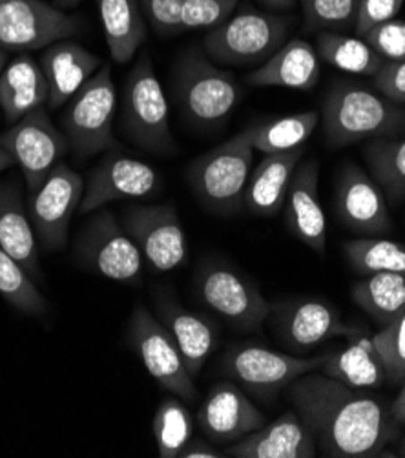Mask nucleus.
<instances>
[{
	"instance_id": "9d476101",
	"label": "nucleus",
	"mask_w": 405,
	"mask_h": 458,
	"mask_svg": "<svg viewBox=\"0 0 405 458\" xmlns=\"http://www.w3.org/2000/svg\"><path fill=\"white\" fill-rule=\"evenodd\" d=\"M80 265L122 285H138L143 276V254L110 210H97L75 243Z\"/></svg>"
},
{
	"instance_id": "20e7f679",
	"label": "nucleus",
	"mask_w": 405,
	"mask_h": 458,
	"mask_svg": "<svg viewBox=\"0 0 405 458\" xmlns=\"http://www.w3.org/2000/svg\"><path fill=\"white\" fill-rule=\"evenodd\" d=\"M287 33L283 19L243 8L205 35L203 50L217 64H263L285 44Z\"/></svg>"
},
{
	"instance_id": "ddd939ff",
	"label": "nucleus",
	"mask_w": 405,
	"mask_h": 458,
	"mask_svg": "<svg viewBox=\"0 0 405 458\" xmlns=\"http://www.w3.org/2000/svg\"><path fill=\"white\" fill-rule=\"evenodd\" d=\"M0 145L13 163L21 166L28 192L42 185L70 148L66 135L57 130L44 106L13 123L10 130L0 135Z\"/></svg>"
},
{
	"instance_id": "b1692460",
	"label": "nucleus",
	"mask_w": 405,
	"mask_h": 458,
	"mask_svg": "<svg viewBox=\"0 0 405 458\" xmlns=\"http://www.w3.org/2000/svg\"><path fill=\"white\" fill-rule=\"evenodd\" d=\"M320 57L314 46L303 38H292L254 70L247 82L261 88H291L312 89L320 81Z\"/></svg>"
},
{
	"instance_id": "dca6fc26",
	"label": "nucleus",
	"mask_w": 405,
	"mask_h": 458,
	"mask_svg": "<svg viewBox=\"0 0 405 458\" xmlns=\"http://www.w3.org/2000/svg\"><path fill=\"white\" fill-rule=\"evenodd\" d=\"M157 185L159 174L148 163L110 152L89 174L79 212L89 214L114 201L152 196Z\"/></svg>"
},
{
	"instance_id": "f3484780",
	"label": "nucleus",
	"mask_w": 405,
	"mask_h": 458,
	"mask_svg": "<svg viewBox=\"0 0 405 458\" xmlns=\"http://www.w3.org/2000/svg\"><path fill=\"white\" fill-rule=\"evenodd\" d=\"M274 329L280 340L296 352H307L331 338L366 335V329L345 324L334 305L305 298L276 307Z\"/></svg>"
},
{
	"instance_id": "f704fd0d",
	"label": "nucleus",
	"mask_w": 405,
	"mask_h": 458,
	"mask_svg": "<svg viewBox=\"0 0 405 458\" xmlns=\"http://www.w3.org/2000/svg\"><path fill=\"white\" fill-rule=\"evenodd\" d=\"M343 252L352 268L362 274H405V245L385 238H358L343 243Z\"/></svg>"
},
{
	"instance_id": "c85d7f7f",
	"label": "nucleus",
	"mask_w": 405,
	"mask_h": 458,
	"mask_svg": "<svg viewBox=\"0 0 405 458\" xmlns=\"http://www.w3.org/2000/svg\"><path fill=\"white\" fill-rule=\"evenodd\" d=\"M97 10L112 59L130 63L148 37L139 0H97Z\"/></svg>"
},
{
	"instance_id": "f03ea898",
	"label": "nucleus",
	"mask_w": 405,
	"mask_h": 458,
	"mask_svg": "<svg viewBox=\"0 0 405 458\" xmlns=\"http://www.w3.org/2000/svg\"><path fill=\"white\" fill-rule=\"evenodd\" d=\"M320 121L327 145L343 148L398 133L405 128V110L380 91L343 81L331 86Z\"/></svg>"
},
{
	"instance_id": "58836bf2",
	"label": "nucleus",
	"mask_w": 405,
	"mask_h": 458,
	"mask_svg": "<svg viewBox=\"0 0 405 458\" xmlns=\"http://www.w3.org/2000/svg\"><path fill=\"white\" fill-rule=\"evenodd\" d=\"M240 0H183L181 30L215 28L227 21L238 8Z\"/></svg>"
},
{
	"instance_id": "f8f14e48",
	"label": "nucleus",
	"mask_w": 405,
	"mask_h": 458,
	"mask_svg": "<svg viewBox=\"0 0 405 458\" xmlns=\"http://www.w3.org/2000/svg\"><path fill=\"white\" fill-rule=\"evenodd\" d=\"M80 28L77 17L44 0H0V48L6 52L48 48Z\"/></svg>"
},
{
	"instance_id": "8fccbe9b",
	"label": "nucleus",
	"mask_w": 405,
	"mask_h": 458,
	"mask_svg": "<svg viewBox=\"0 0 405 458\" xmlns=\"http://www.w3.org/2000/svg\"><path fill=\"white\" fill-rule=\"evenodd\" d=\"M6 64H8V54H6V50L0 48V75H3V70Z\"/></svg>"
},
{
	"instance_id": "cd10ccee",
	"label": "nucleus",
	"mask_w": 405,
	"mask_h": 458,
	"mask_svg": "<svg viewBox=\"0 0 405 458\" xmlns=\"http://www.w3.org/2000/svg\"><path fill=\"white\" fill-rule=\"evenodd\" d=\"M322 373L359 391L380 389L387 382L385 365L369 336L356 338L352 344L325 354Z\"/></svg>"
},
{
	"instance_id": "c03bdc74",
	"label": "nucleus",
	"mask_w": 405,
	"mask_h": 458,
	"mask_svg": "<svg viewBox=\"0 0 405 458\" xmlns=\"http://www.w3.org/2000/svg\"><path fill=\"white\" fill-rule=\"evenodd\" d=\"M224 456L210 440L190 438V442L179 453V458H221Z\"/></svg>"
},
{
	"instance_id": "2f4dec72",
	"label": "nucleus",
	"mask_w": 405,
	"mask_h": 458,
	"mask_svg": "<svg viewBox=\"0 0 405 458\" xmlns=\"http://www.w3.org/2000/svg\"><path fill=\"white\" fill-rule=\"evenodd\" d=\"M316 52L331 66L356 75H376L385 61L364 37H349L338 31H322L316 37Z\"/></svg>"
},
{
	"instance_id": "49530a36",
	"label": "nucleus",
	"mask_w": 405,
	"mask_h": 458,
	"mask_svg": "<svg viewBox=\"0 0 405 458\" xmlns=\"http://www.w3.org/2000/svg\"><path fill=\"white\" fill-rule=\"evenodd\" d=\"M261 3L273 10H287L296 3V0H261Z\"/></svg>"
},
{
	"instance_id": "ea45409f",
	"label": "nucleus",
	"mask_w": 405,
	"mask_h": 458,
	"mask_svg": "<svg viewBox=\"0 0 405 458\" xmlns=\"http://www.w3.org/2000/svg\"><path fill=\"white\" fill-rule=\"evenodd\" d=\"M371 48L385 61L396 63L405 59V21H387L364 35Z\"/></svg>"
},
{
	"instance_id": "7c9ffc66",
	"label": "nucleus",
	"mask_w": 405,
	"mask_h": 458,
	"mask_svg": "<svg viewBox=\"0 0 405 458\" xmlns=\"http://www.w3.org/2000/svg\"><path fill=\"white\" fill-rule=\"evenodd\" d=\"M352 300L385 327L405 310V274H367L352 287Z\"/></svg>"
},
{
	"instance_id": "a18cd8bd",
	"label": "nucleus",
	"mask_w": 405,
	"mask_h": 458,
	"mask_svg": "<svg viewBox=\"0 0 405 458\" xmlns=\"http://www.w3.org/2000/svg\"><path fill=\"white\" fill-rule=\"evenodd\" d=\"M391 417L394 426L405 424V380L401 382V389L391 405Z\"/></svg>"
},
{
	"instance_id": "79ce46f5",
	"label": "nucleus",
	"mask_w": 405,
	"mask_h": 458,
	"mask_svg": "<svg viewBox=\"0 0 405 458\" xmlns=\"http://www.w3.org/2000/svg\"><path fill=\"white\" fill-rule=\"evenodd\" d=\"M181 3L183 0H139L152 28L161 35H173L181 30Z\"/></svg>"
},
{
	"instance_id": "5701e85b",
	"label": "nucleus",
	"mask_w": 405,
	"mask_h": 458,
	"mask_svg": "<svg viewBox=\"0 0 405 458\" xmlns=\"http://www.w3.org/2000/svg\"><path fill=\"white\" fill-rule=\"evenodd\" d=\"M40 66L48 81V106L66 105L101 68V59L73 40L54 42L44 50Z\"/></svg>"
},
{
	"instance_id": "9b49d317",
	"label": "nucleus",
	"mask_w": 405,
	"mask_h": 458,
	"mask_svg": "<svg viewBox=\"0 0 405 458\" xmlns=\"http://www.w3.org/2000/svg\"><path fill=\"white\" fill-rule=\"evenodd\" d=\"M128 342L157 386L181 400H196L194 377L187 369L181 351L161 319L141 305L130 316Z\"/></svg>"
},
{
	"instance_id": "423d86ee",
	"label": "nucleus",
	"mask_w": 405,
	"mask_h": 458,
	"mask_svg": "<svg viewBox=\"0 0 405 458\" xmlns=\"http://www.w3.org/2000/svg\"><path fill=\"white\" fill-rule=\"evenodd\" d=\"M122 128L135 145L154 154H170L175 148L168 101L148 54L138 59L124 81Z\"/></svg>"
},
{
	"instance_id": "473e14b6",
	"label": "nucleus",
	"mask_w": 405,
	"mask_h": 458,
	"mask_svg": "<svg viewBox=\"0 0 405 458\" xmlns=\"http://www.w3.org/2000/svg\"><path fill=\"white\" fill-rule=\"evenodd\" d=\"M366 161L373 179L392 203L405 199V137H380L366 148Z\"/></svg>"
},
{
	"instance_id": "f257e3e1",
	"label": "nucleus",
	"mask_w": 405,
	"mask_h": 458,
	"mask_svg": "<svg viewBox=\"0 0 405 458\" xmlns=\"http://www.w3.org/2000/svg\"><path fill=\"white\" fill-rule=\"evenodd\" d=\"M287 400L325 456H378L392 437L391 409L380 398L324 373L296 378Z\"/></svg>"
},
{
	"instance_id": "aec40b11",
	"label": "nucleus",
	"mask_w": 405,
	"mask_h": 458,
	"mask_svg": "<svg viewBox=\"0 0 405 458\" xmlns=\"http://www.w3.org/2000/svg\"><path fill=\"white\" fill-rule=\"evenodd\" d=\"M283 210L292 236L324 256L327 249V219L320 201V163L316 159L300 161Z\"/></svg>"
},
{
	"instance_id": "3c124183",
	"label": "nucleus",
	"mask_w": 405,
	"mask_h": 458,
	"mask_svg": "<svg viewBox=\"0 0 405 458\" xmlns=\"http://www.w3.org/2000/svg\"><path fill=\"white\" fill-rule=\"evenodd\" d=\"M400 454H401V456H405V438L401 440V445H400Z\"/></svg>"
},
{
	"instance_id": "1a4fd4ad",
	"label": "nucleus",
	"mask_w": 405,
	"mask_h": 458,
	"mask_svg": "<svg viewBox=\"0 0 405 458\" xmlns=\"http://www.w3.org/2000/svg\"><path fill=\"white\" fill-rule=\"evenodd\" d=\"M175 94L183 114L198 124H217L238 105L241 89L232 73L192 50L175 68Z\"/></svg>"
},
{
	"instance_id": "0eeeda50",
	"label": "nucleus",
	"mask_w": 405,
	"mask_h": 458,
	"mask_svg": "<svg viewBox=\"0 0 405 458\" xmlns=\"http://www.w3.org/2000/svg\"><path fill=\"white\" fill-rule=\"evenodd\" d=\"M325 354H287L254 344L231 347L223 356L221 371L250 396L270 402L296 378L320 371Z\"/></svg>"
},
{
	"instance_id": "6ab92c4d",
	"label": "nucleus",
	"mask_w": 405,
	"mask_h": 458,
	"mask_svg": "<svg viewBox=\"0 0 405 458\" xmlns=\"http://www.w3.org/2000/svg\"><path fill=\"white\" fill-rule=\"evenodd\" d=\"M263 424L261 411L232 380L214 384L198 411V426L215 445L227 447Z\"/></svg>"
},
{
	"instance_id": "c756f323",
	"label": "nucleus",
	"mask_w": 405,
	"mask_h": 458,
	"mask_svg": "<svg viewBox=\"0 0 405 458\" xmlns=\"http://www.w3.org/2000/svg\"><path fill=\"white\" fill-rule=\"evenodd\" d=\"M320 123L318 112H300L257 123L243 133L254 150L261 154H282L305 147Z\"/></svg>"
},
{
	"instance_id": "6e6552de",
	"label": "nucleus",
	"mask_w": 405,
	"mask_h": 458,
	"mask_svg": "<svg viewBox=\"0 0 405 458\" xmlns=\"http://www.w3.org/2000/svg\"><path fill=\"white\" fill-rule=\"evenodd\" d=\"M117 91L110 66L105 64L68 101L63 115L68 145L79 157H92L114 148Z\"/></svg>"
},
{
	"instance_id": "412c9836",
	"label": "nucleus",
	"mask_w": 405,
	"mask_h": 458,
	"mask_svg": "<svg viewBox=\"0 0 405 458\" xmlns=\"http://www.w3.org/2000/svg\"><path fill=\"white\" fill-rule=\"evenodd\" d=\"M154 303L163 326L181 351L189 373L196 378L215 347V322L207 314L183 307L170 289L156 291Z\"/></svg>"
},
{
	"instance_id": "09e8293b",
	"label": "nucleus",
	"mask_w": 405,
	"mask_h": 458,
	"mask_svg": "<svg viewBox=\"0 0 405 458\" xmlns=\"http://www.w3.org/2000/svg\"><path fill=\"white\" fill-rule=\"evenodd\" d=\"M55 3H57V8H72V6H77L79 3H80V0H55Z\"/></svg>"
},
{
	"instance_id": "7ed1b4c3",
	"label": "nucleus",
	"mask_w": 405,
	"mask_h": 458,
	"mask_svg": "<svg viewBox=\"0 0 405 458\" xmlns=\"http://www.w3.org/2000/svg\"><path fill=\"white\" fill-rule=\"evenodd\" d=\"M254 148L243 131L198 157L189 172V185L208 210L231 216L245 207V191L252 174Z\"/></svg>"
},
{
	"instance_id": "37998d69",
	"label": "nucleus",
	"mask_w": 405,
	"mask_h": 458,
	"mask_svg": "<svg viewBox=\"0 0 405 458\" xmlns=\"http://www.w3.org/2000/svg\"><path fill=\"white\" fill-rule=\"evenodd\" d=\"M375 86L384 98L396 105H405V59L385 63L375 75Z\"/></svg>"
},
{
	"instance_id": "c9c22d12",
	"label": "nucleus",
	"mask_w": 405,
	"mask_h": 458,
	"mask_svg": "<svg viewBox=\"0 0 405 458\" xmlns=\"http://www.w3.org/2000/svg\"><path fill=\"white\" fill-rule=\"evenodd\" d=\"M0 294L17 310L28 316H44L50 305L37 289L30 274L0 247Z\"/></svg>"
},
{
	"instance_id": "a19ab883",
	"label": "nucleus",
	"mask_w": 405,
	"mask_h": 458,
	"mask_svg": "<svg viewBox=\"0 0 405 458\" xmlns=\"http://www.w3.org/2000/svg\"><path fill=\"white\" fill-rule=\"evenodd\" d=\"M405 0H359L354 31L358 37H364L373 28L398 17Z\"/></svg>"
},
{
	"instance_id": "393cba45",
	"label": "nucleus",
	"mask_w": 405,
	"mask_h": 458,
	"mask_svg": "<svg viewBox=\"0 0 405 458\" xmlns=\"http://www.w3.org/2000/svg\"><path fill=\"white\" fill-rule=\"evenodd\" d=\"M305 154L296 148L282 154H266L252 170L245 191V207L256 214L273 217L283 210L294 172Z\"/></svg>"
},
{
	"instance_id": "bb28decb",
	"label": "nucleus",
	"mask_w": 405,
	"mask_h": 458,
	"mask_svg": "<svg viewBox=\"0 0 405 458\" xmlns=\"http://www.w3.org/2000/svg\"><path fill=\"white\" fill-rule=\"evenodd\" d=\"M48 81L42 66L30 55L10 61L0 75V110L8 123L48 105Z\"/></svg>"
},
{
	"instance_id": "2eb2a0df",
	"label": "nucleus",
	"mask_w": 405,
	"mask_h": 458,
	"mask_svg": "<svg viewBox=\"0 0 405 458\" xmlns=\"http://www.w3.org/2000/svg\"><path fill=\"white\" fill-rule=\"evenodd\" d=\"M84 194V179L68 165L59 163L42 185L30 192L28 214L40 245L46 250H63L68 228Z\"/></svg>"
},
{
	"instance_id": "e433bc0d",
	"label": "nucleus",
	"mask_w": 405,
	"mask_h": 458,
	"mask_svg": "<svg viewBox=\"0 0 405 458\" xmlns=\"http://www.w3.org/2000/svg\"><path fill=\"white\" fill-rule=\"evenodd\" d=\"M310 30L338 31L354 26L359 0H300Z\"/></svg>"
},
{
	"instance_id": "de8ad7c7",
	"label": "nucleus",
	"mask_w": 405,
	"mask_h": 458,
	"mask_svg": "<svg viewBox=\"0 0 405 458\" xmlns=\"http://www.w3.org/2000/svg\"><path fill=\"white\" fill-rule=\"evenodd\" d=\"M12 165H15V163H13V159H12V157H10V154L4 150V147L0 145V172L6 170V168H10Z\"/></svg>"
},
{
	"instance_id": "a211bd4d",
	"label": "nucleus",
	"mask_w": 405,
	"mask_h": 458,
	"mask_svg": "<svg viewBox=\"0 0 405 458\" xmlns=\"http://www.w3.org/2000/svg\"><path fill=\"white\" fill-rule=\"evenodd\" d=\"M334 207L342 223L358 234L391 233L392 223L384 191L373 175L352 161L345 163L338 174Z\"/></svg>"
},
{
	"instance_id": "39448f33",
	"label": "nucleus",
	"mask_w": 405,
	"mask_h": 458,
	"mask_svg": "<svg viewBox=\"0 0 405 458\" xmlns=\"http://www.w3.org/2000/svg\"><path fill=\"white\" fill-rule=\"evenodd\" d=\"M194 287L198 300L238 331L259 329L273 309L250 278L215 258L199 263Z\"/></svg>"
},
{
	"instance_id": "4c0bfd02",
	"label": "nucleus",
	"mask_w": 405,
	"mask_h": 458,
	"mask_svg": "<svg viewBox=\"0 0 405 458\" xmlns=\"http://www.w3.org/2000/svg\"><path fill=\"white\" fill-rule=\"evenodd\" d=\"M373 340L385 365L387 382L401 384L405 380V310Z\"/></svg>"
},
{
	"instance_id": "a878e982",
	"label": "nucleus",
	"mask_w": 405,
	"mask_h": 458,
	"mask_svg": "<svg viewBox=\"0 0 405 458\" xmlns=\"http://www.w3.org/2000/svg\"><path fill=\"white\" fill-rule=\"evenodd\" d=\"M0 247L30 274L33 282L42 280L37 236L17 182L0 185Z\"/></svg>"
},
{
	"instance_id": "4468645a",
	"label": "nucleus",
	"mask_w": 405,
	"mask_h": 458,
	"mask_svg": "<svg viewBox=\"0 0 405 458\" xmlns=\"http://www.w3.org/2000/svg\"><path fill=\"white\" fill-rule=\"evenodd\" d=\"M121 225L156 272H170L187 259L189 245L173 205H138L122 212Z\"/></svg>"
},
{
	"instance_id": "72a5a7b5",
	"label": "nucleus",
	"mask_w": 405,
	"mask_h": 458,
	"mask_svg": "<svg viewBox=\"0 0 405 458\" xmlns=\"http://www.w3.org/2000/svg\"><path fill=\"white\" fill-rule=\"evenodd\" d=\"M157 451L161 458H179V453L194 435V419L189 407L175 398H165L154 415L152 422Z\"/></svg>"
},
{
	"instance_id": "4be33fe9",
	"label": "nucleus",
	"mask_w": 405,
	"mask_h": 458,
	"mask_svg": "<svg viewBox=\"0 0 405 458\" xmlns=\"http://www.w3.org/2000/svg\"><path fill=\"white\" fill-rule=\"evenodd\" d=\"M224 454L234 458H312L318 454V447L292 409L224 447Z\"/></svg>"
}]
</instances>
